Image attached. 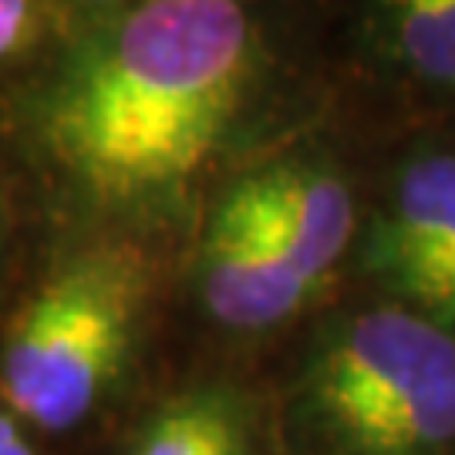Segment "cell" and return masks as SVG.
<instances>
[{"instance_id": "obj_1", "label": "cell", "mask_w": 455, "mask_h": 455, "mask_svg": "<svg viewBox=\"0 0 455 455\" xmlns=\"http://www.w3.org/2000/svg\"><path fill=\"white\" fill-rule=\"evenodd\" d=\"M263 78L267 44L243 4L88 7L14 92L11 125L71 203L156 227L193 206Z\"/></svg>"}, {"instance_id": "obj_9", "label": "cell", "mask_w": 455, "mask_h": 455, "mask_svg": "<svg viewBox=\"0 0 455 455\" xmlns=\"http://www.w3.org/2000/svg\"><path fill=\"white\" fill-rule=\"evenodd\" d=\"M78 17L75 7L37 4V0H0V68L28 58L44 44H58Z\"/></svg>"}, {"instance_id": "obj_11", "label": "cell", "mask_w": 455, "mask_h": 455, "mask_svg": "<svg viewBox=\"0 0 455 455\" xmlns=\"http://www.w3.org/2000/svg\"><path fill=\"white\" fill-rule=\"evenodd\" d=\"M4 233H7V227H4V206H0V250H4Z\"/></svg>"}, {"instance_id": "obj_2", "label": "cell", "mask_w": 455, "mask_h": 455, "mask_svg": "<svg viewBox=\"0 0 455 455\" xmlns=\"http://www.w3.org/2000/svg\"><path fill=\"white\" fill-rule=\"evenodd\" d=\"M291 455H455V331L378 297L314 338L291 385Z\"/></svg>"}, {"instance_id": "obj_3", "label": "cell", "mask_w": 455, "mask_h": 455, "mask_svg": "<svg viewBox=\"0 0 455 455\" xmlns=\"http://www.w3.org/2000/svg\"><path fill=\"white\" fill-rule=\"evenodd\" d=\"M152 291V263L129 240L68 253L4 327V408L51 435L92 422L135 361Z\"/></svg>"}, {"instance_id": "obj_8", "label": "cell", "mask_w": 455, "mask_h": 455, "mask_svg": "<svg viewBox=\"0 0 455 455\" xmlns=\"http://www.w3.org/2000/svg\"><path fill=\"white\" fill-rule=\"evenodd\" d=\"M125 455H260L253 402L229 381L193 385L148 415Z\"/></svg>"}, {"instance_id": "obj_4", "label": "cell", "mask_w": 455, "mask_h": 455, "mask_svg": "<svg viewBox=\"0 0 455 455\" xmlns=\"http://www.w3.org/2000/svg\"><path fill=\"white\" fill-rule=\"evenodd\" d=\"M378 297L455 331V146L419 139L391 163L355 250Z\"/></svg>"}, {"instance_id": "obj_5", "label": "cell", "mask_w": 455, "mask_h": 455, "mask_svg": "<svg viewBox=\"0 0 455 455\" xmlns=\"http://www.w3.org/2000/svg\"><path fill=\"white\" fill-rule=\"evenodd\" d=\"M193 287L210 321L233 334L283 327L314 300L276 250L246 172L227 182L203 216Z\"/></svg>"}, {"instance_id": "obj_6", "label": "cell", "mask_w": 455, "mask_h": 455, "mask_svg": "<svg viewBox=\"0 0 455 455\" xmlns=\"http://www.w3.org/2000/svg\"><path fill=\"white\" fill-rule=\"evenodd\" d=\"M246 176L276 250L310 297H317L358 250L364 227L347 172L327 152H291Z\"/></svg>"}, {"instance_id": "obj_10", "label": "cell", "mask_w": 455, "mask_h": 455, "mask_svg": "<svg viewBox=\"0 0 455 455\" xmlns=\"http://www.w3.org/2000/svg\"><path fill=\"white\" fill-rule=\"evenodd\" d=\"M0 455H37L28 425L0 405Z\"/></svg>"}, {"instance_id": "obj_7", "label": "cell", "mask_w": 455, "mask_h": 455, "mask_svg": "<svg viewBox=\"0 0 455 455\" xmlns=\"http://www.w3.org/2000/svg\"><path fill=\"white\" fill-rule=\"evenodd\" d=\"M361 65L395 95L455 108V0H381L355 31Z\"/></svg>"}]
</instances>
